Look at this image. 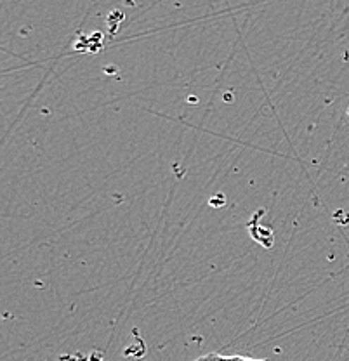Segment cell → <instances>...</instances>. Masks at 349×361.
Listing matches in <instances>:
<instances>
[{"label":"cell","instance_id":"cell-1","mask_svg":"<svg viewBox=\"0 0 349 361\" xmlns=\"http://www.w3.org/2000/svg\"><path fill=\"white\" fill-rule=\"evenodd\" d=\"M193 361H268V360H256L249 358V356H240V355H221V353H209V355L198 356Z\"/></svg>","mask_w":349,"mask_h":361}]
</instances>
